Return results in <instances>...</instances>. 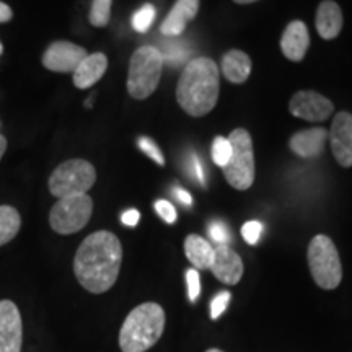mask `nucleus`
Here are the masks:
<instances>
[{
	"label": "nucleus",
	"instance_id": "f257e3e1",
	"mask_svg": "<svg viewBox=\"0 0 352 352\" xmlns=\"http://www.w3.org/2000/svg\"><path fill=\"white\" fill-rule=\"evenodd\" d=\"M122 263L121 241L111 232L100 230L88 235L74 258L78 284L91 294H104L120 276Z\"/></svg>",
	"mask_w": 352,
	"mask_h": 352
},
{
	"label": "nucleus",
	"instance_id": "f03ea898",
	"mask_svg": "<svg viewBox=\"0 0 352 352\" xmlns=\"http://www.w3.org/2000/svg\"><path fill=\"white\" fill-rule=\"evenodd\" d=\"M220 74L217 64L209 57L189 60L176 87V100L189 116L201 118L217 104Z\"/></svg>",
	"mask_w": 352,
	"mask_h": 352
},
{
	"label": "nucleus",
	"instance_id": "7ed1b4c3",
	"mask_svg": "<svg viewBox=\"0 0 352 352\" xmlns=\"http://www.w3.org/2000/svg\"><path fill=\"white\" fill-rule=\"evenodd\" d=\"M165 329V310L155 302H145L126 316L120 329L122 352H145L153 347Z\"/></svg>",
	"mask_w": 352,
	"mask_h": 352
},
{
	"label": "nucleus",
	"instance_id": "20e7f679",
	"mask_svg": "<svg viewBox=\"0 0 352 352\" xmlns=\"http://www.w3.org/2000/svg\"><path fill=\"white\" fill-rule=\"evenodd\" d=\"M164 64L162 52L153 46H142L132 54L127 74V91L132 98L145 100L157 90Z\"/></svg>",
	"mask_w": 352,
	"mask_h": 352
},
{
	"label": "nucleus",
	"instance_id": "39448f33",
	"mask_svg": "<svg viewBox=\"0 0 352 352\" xmlns=\"http://www.w3.org/2000/svg\"><path fill=\"white\" fill-rule=\"evenodd\" d=\"M308 267L320 289L334 290L342 280V264L336 245L327 235H316L308 245Z\"/></svg>",
	"mask_w": 352,
	"mask_h": 352
},
{
	"label": "nucleus",
	"instance_id": "423d86ee",
	"mask_svg": "<svg viewBox=\"0 0 352 352\" xmlns=\"http://www.w3.org/2000/svg\"><path fill=\"white\" fill-rule=\"evenodd\" d=\"M232 157L223 166V176L232 188L246 191L254 183V152L253 139L246 129H235L228 135Z\"/></svg>",
	"mask_w": 352,
	"mask_h": 352
},
{
	"label": "nucleus",
	"instance_id": "0eeeda50",
	"mask_svg": "<svg viewBox=\"0 0 352 352\" xmlns=\"http://www.w3.org/2000/svg\"><path fill=\"white\" fill-rule=\"evenodd\" d=\"M96 182L95 166L87 160H67L60 164L52 171L50 178L51 195L63 199V197L87 195V191Z\"/></svg>",
	"mask_w": 352,
	"mask_h": 352
},
{
	"label": "nucleus",
	"instance_id": "6e6552de",
	"mask_svg": "<svg viewBox=\"0 0 352 352\" xmlns=\"http://www.w3.org/2000/svg\"><path fill=\"white\" fill-rule=\"evenodd\" d=\"M94 214V201L88 195L63 197L52 206L50 226L59 235H72L82 230Z\"/></svg>",
	"mask_w": 352,
	"mask_h": 352
},
{
	"label": "nucleus",
	"instance_id": "1a4fd4ad",
	"mask_svg": "<svg viewBox=\"0 0 352 352\" xmlns=\"http://www.w3.org/2000/svg\"><path fill=\"white\" fill-rule=\"evenodd\" d=\"M289 111L296 118H300V120L321 122L327 121L328 118L331 116L334 107L327 96L311 90H302L297 91V94L290 98Z\"/></svg>",
	"mask_w": 352,
	"mask_h": 352
},
{
	"label": "nucleus",
	"instance_id": "9d476101",
	"mask_svg": "<svg viewBox=\"0 0 352 352\" xmlns=\"http://www.w3.org/2000/svg\"><path fill=\"white\" fill-rule=\"evenodd\" d=\"M88 56L85 47L69 41H56L43 56V65L47 70L59 74H74L78 64Z\"/></svg>",
	"mask_w": 352,
	"mask_h": 352
},
{
	"label": "nucleus",
	"instance_id": "9b49d317",
	"mask_svg": "<svg viewBox=\"0 0 352 352\" xmlns=\"http://www.w3.org/2000/svg\"><path fill=\"white\" fill-rule=\"evenodd\" d=\"M23 344V321L12 300H0V352H20Z\"/></svg>",
	"mask_w": 352,
	"mask_h": 352
},
{
	"label": "nucleus",
	"instance_id": "f8f14e48",
	"mask_svg": "<svg viewBox=\"0 0 352 352\" xmlns=\"http://www.w3.org/2000/svg\"><path fill=\"white\" fill-rule=\"evenodd\" d=\"M328 135L336 162L344 168H349L352 166V114L347 111L338 113Z\"/></svg>",
	"mask_w": 352,
	"mask_h": 352
},
{
	"label": "nucleus",
	"instance_id": "ddd939ff",
	"mask_svg": "<svg viewBox=\"0 0 352 352\" xmlns=\"http://www.w3.org/2000/svg\"><path fill=\"white\" fill-rule=\"evenodd\" d=\"M214 263L210 266L212 274L227 285L239 284L243 277V261L239 253L228 245L214 246Z\"/></svg>",
	"mask_w": 352,
	"mask_h": 352
},
{
	"label": "nucleus",
	"instance_id": "4468645a",
	"mask_svg": "<svg viewBox=\"0 0 352 352\" xmlns=\"http://www.w3.org/2000/svg\"><path fill=\"white\" fill-rule=\"evenodd\" d=\"M310 46V34L307 25L300 20L290 21L280 38V50L292 63H300Z\"/></svg>",
	"mask_w": 352,
	"mask_h": 352
},
{
	"label": "nucleus",
	"instance_id": "2eb2a0df",
	"mask_svg": "<svg viewBox=\"0 0 352 352\" xmlns=\"http://www.w3.org/2000/svg\"><path fill=\"white\" fill-rule=\"evenodd\" d=\"M199 10V0H176L164 23L160 32L168 38L179 36L186 28V25L197 15Z\"/></svg>",
	"mask_w": 352,
	"mask_h": 352
},
{
	"label": "nucleus",
	"instance_id": "dca6fc26",
	"mask_svg": "<svg viewBox=\"0 0 352 352\" xmlns=\"http://www.w3.org/2000/svg\"><path fill=\"white\" fill-rule=\"evenodd\" d=\"M328 139V131L323 127H314V129L300 131L294 134L289 140V147L294 153L303 158L318 157L323 152L324 144Z\"/></svg>",
	"mask_w": 352,
	"mask_h": 352
},
{
	"label": "nucleus",
	"instance_id": "f3484780",
	"mask_svg": "<svg viewBox=\"0 0 352 352\" xmlns=\"http://www.w3.org/2000/svg\"><path fill=\"white\" fill-rule=\"evenodd\" d=\"M108 69V57L103 52L88 54L74 70V85L80 90L94 87Z\"/></svg>",
	"mask_w": 352,
	"mask_h": 352
},
{
	"label": "nucleus",
	"instance_id": "a211bd4d",
	"mask_svg": "<svg viewBox=\"0 0 352 352\" xmlns=\"http://www.w3.org/2000/svg\"><path fill=\"white\" fill-rule=\"evenodd\" d=\"M316 32L323 39H334L342 30V12L333 0H324L316 10Z\"/></svg>",
	"mask_w": 352,
	"mask_h": 352
},
{
	"label": "nucleus",
	"instance_id": "6ab92c4d",
	"mask_svg": "<svg viewBox=\"0 0 352 352\" xmlns=\"http://www.w3.org/2000/svg\"><path fill=\"white\" fill-rule=\"evenodd\" d=\"M214 246L196 233H191L184 240V254L195 266V270H210L214 263Z\"/></svg>",
	"mask_w": 352,
	"mask_h": 352
},
{
	"label": "nucleus",
	"instance_id": "aec40b11",
	"mask_svg": "<svg viewBox=\"0 0 352 352\" xmlns=\"http://www.w3.org/2000/svg\"><path fill=\"white\" fill-rule=\"evenodd\" d=\"M222 74L228 82L245 83L252 74V59L243 51H228L222 59Z\"/></svg>",
	"mask_w": 352,
	"mask_h": 352
},
{
	"label": "nucleus",
	"instance_id": "412c9836",
	"mask_svg": "<svg viewBox=\"0 0 352 352\" xmlns=\"http://www.w3.org/2000/svg\"><path fill=\"white\" fill-rule=\"evenodd\" d=\"M21 217L12 206H0V246L10 243L19 235Z\"/></svg>",
	"mask_w": 352,
	"mask_h": 352
},
{
	"label": "nucleus",
	"instance_id": "4be33fe9",
	"mask_svg": "<svg viewBox=\"0 0 352 352\" xmlns=\"http://www.w3.org/2000/svg\"><path fill=\"white\" fill-rule=\"evenodd\" d=\"M111 19V0H94L90 8V23L103 28Z\"/></svg>",
	"mask_w": 352,
	"mask_h": 352
},
{
	"label": "nucleus",
	"instance_id": "5701e85b",
	"mask_svg": "<svg viewBox=\"0 0 352 352\" xmlns=\"http://www.w3.org/2000/svg\"><path fill=\"white\" fill-rule=\"evenodd\" d=\"M155 7L151 6V3H145L139 8L138 12L132 15V28L135 30L138 33H145L148 32V28H151L153 20H155Z\"/></svg>",
	"mask_w": 352,
	"mask_h": 352
},
{
	"label": "nucleus",
	"instance_id": "b1692460",
	"mask_svg": "<svg viewBox=\"0 0 352 352\" xmlns=\"http://www.w3.org/2000/svg\"><path fill=\"white\" fill-rule=\"evenodd\" d=\"M232 157V145L228 138H215L212 142V160L214 164L223 168Z\"/></svg>",
	"mask_w": 352,
	"mask_h": 352
},
{
	"label": "nucleus",
	"instance_id": "393cba45",
	"mask_svg": "<svg viewBox=\"0 0 352 352\" xmlns=\"http://www.w3.org/2000/svg\"><path fill=\"white\" fill-rule=\"evenodd\" d=\"M139 148L142 151L145 155L151 157L155 164H158L160 166L165 165V158H164V153H162L160 147L153 142L151 138H140L139 139Z\"/></svg>",
	"mask_w": 352,
	"mask_h": 352
},
{
	"label": "nucleus",
	"instance_id": "a878e982",
	"mask_svg": "<svg viewBox=\"0 0 352 352\" xmlns=\"http://www.w3.org/2000/svg\"><path fill=\"white\" fill-rule=\"evenodd\" d=\"M209 235H210V239H212L217 245H228V243H230V239H232L228 227L223 222H220V220H215V222L210 223Z\"/></svg>",
	"mask_w": 352,
	"mask_h": 352
},
{
	"label": "nucleus",
	"instance_id": "bb28decb",
	"mask_svg": "<svg viewBox=\"0 0 352 352\" xmlns=\"http://www.w3.org/2000/svg\"><path fill=\"white\" fill-rule=\"evenodd\" d=\"M263 233V223L258 220H250L241 227V235L248 245H256Z\"/></svg>",
	"mask_w": 352,
	"mask_h": 352
},
{
	"label": "nucleus",
	"instance_id": "cd10ccee",
	"mask_svg": "<svg viewBox=\"0 0 352 352\" xmlns=\"http://www.w3.org/2000/svg\"><path fill=\"white\" fill-rule=\"evenodd\" d=\"M230 298H232V294L227 292V290L219 292L217 296L214 297V300L210 302V318L212 320L220 318V315L227 310L228 303H230Z\"/></svg>",
	"mask_w": 352,
	"mask_h": 352
},
{
	"label": "nucleus",
	"instance_id": "c85d7f7f",
	"mask_svg": "<svg viewBox=\"0 0 352 352\" xmlns=\"http://www.w3.org/2000/svg\"><path fill=\"white\" fill-rule=\"evenodd\" d=\"M186 283H188V294H189V300L196 302V298L201 296V277H199V271L195 270H188L186 271Z\"/></svg>",
	"mask_w": 352,
	"mask_h": 352
},
{
	"label": "nucleus",
	"instance_id": "c756f323",
	"mask_svg": "<svg viewBox=\"0 0 352 352\" xmlns=\"http://www.w3.org/2000/svg\"><path fill=\"white\" fill-rule=\"evenodd\" d=\"M155 210H157V214L160 215V217L164 219L166 223H175L176 222V209H175V206L171 204V202L165 201V199L157 201L155 202Z\"/></svg>",
	"mask_w": 352,
	"mask_h": 352
},
{
	"label": "nucleus",
	"instance_id": "7c9ffc66",
	"mask_svg": "<svg viewBox=\"0 0 352 352\" xmlns=\"http://www.w3.org/2000/svg\"><path fill=\"white\" fill-rule=\"evenodd\" d=\"M189 165H191L195 178L202 184V186H206V176H204V171H202V164L199 158H197L196 153H191V157H189Z\"/></svg>",
	"mask_w": 352,
	"mask_h": 352
},
{
	"label": "nucleus",
	"instance_id": "2f4dec72",
	"mask_svg": "<svg viewBox=\"0 0 352 352\" xmlns=\"http://www.w3.org/2000/svg\"><path fill=\"white\" fill-rule=\"evenodd\" d=\"M139 220H140V214L139 210L135 209L126 210V212H122L121 215V222L124 223L126 227H135L139 223Z\"/></svg>",
	"mask_w": 352,
	"mask_h": 352
},
{
	"label": "nucleus",
	"instance_id": "473e14b6",
	"mask_svg": "<svg viewBox=\"0 0 352 352\" xmlns=\"http://www.w3.org/2000/svg\"><path fill=\"white\" fill-rule=\"evenodd\" d=\"M175 196H176V199H178L184 206H191L192 204L191 195H189L188 191H184V189H182V188H175Z\"/></svg>",
	"mask_w": 352,
	"mask_h": 352
},
{
	"label": "nucleus",
	"instance_id": "72a5a7b5",
	"mask_svg": "<svg viewBox=\"0 0 352 352\" xmlns=\"http://www.w3.org/2000/svg\"><path fill=\"white\" fill-rule=\"evenodd\" d=\"M13 16V12L12 8L7 6V3L0 2V23H7V21H10Z\"/></svg>",
	"mask_w": 352,
	"mask_h": 352
},
{
	"label": "nucleus",
	"instance_id": "f704fd0d",
	"mask_svg": "<svg viewBox=\"0 0 352 352\" xmlns=\"http://www.w3.org/2000/svg\"><path fill=\"white\" fill-rule=\"evenodd\" d=\"M6 151H7V139L3 138L2 134H0V160H2V157H3V153H6Z\"/></svg>",
	"mask_w": 352,
	"mask_h": 352
},
{
	"label": "nucleus",
	"instance_id": "c9c22d12",
	"mask_svg": "<svg viewBox=\"0 0 352 352\" xmlns=\"http://www.w3.org/2000/svg\"><path fill=\"white\" fill-rule=\"evenodd\" d=\"M235 3H240V6H245V3H253V2H258V0H233Z\"/></svg>",
	"mask_w": 352,
	"mask_h": 352
},
{
	"label": "nucleus",
	"instance_id": "e433bc0d",
	"mask_svg": "<svg viewBox=\"0 0 352 352\" xmlns=\"http://www.w3.org/2000/svg\"><path fill=\"white\" fill-rule=\"evenodd\" d=\"M206 352H223V351H220V349H215V347H212V349H208Z\"/></svg>",
	"mask_w": 352,
	"mask_h": 352
},
{
	"label": "nucleus",
	"instance_id": "4c0bfd02",
	"mask_svg": "<svg viewBox=\"0 0 352 352\" xmlns=\"http://www.w3.org/2000/svg\"><path fill=\"white\" fill-rule=\"evenodd\" d=\"M2 54H3V44L0 43V56H2Z\"/></svg>",
	"mask_w": 352,
	"mask_h": 352
}]
</instances>
